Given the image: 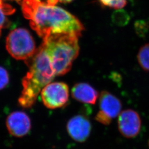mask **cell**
<instances>
[{
	"label": "cell",
	"instance_id": "cell-10",
	"mask_svg": "<svg viewBox=\"0 0 149 149\" xmlns=\"http://www.w3.org/2000/svg\"><path fill=\"white\" fill-rule=\"evenodd\" d=\"M71 95L77 101L88 104H95L100 96L93 87L85 82L74 85L71 90Z\"/></svg>",
	"mask_w": 149,
	"mask_h": 149
},
{
	"label": "cell",
	"instance_id": "cell-19",
	"mask_svg": "<svg viewBox=\"0 0 149 149\" xmlns=\"http://www.w3.org/2000/svg\"><path fill=\"white\" fill-rule=\"evenodd\" d=\"M3 1H16L17 2H18V3H21L22 1V0H3Z\"/></svg>",
	"mask_w": 149,
	"mask_h": 149
},
{
	"label": "cell",
	"instance_id": "cell-14",
	"mask_svg": "<svg viewBox=\"0 0 149 149\" xmlns=\"http://www.w3.org/2000/svg\"><path fill=\"white\" fill-rule=\"evenodd\" d=\"M102 5L116 10L124 8L127 4L128 0H98Z\"/></svg>",
	"mask_w": 149,
	"mask_h": 149
},
{
	"label": "cell",
	"instance_id": "cell-2",
	"mask_svg": "<svg viewBox=\"0 0 149 149\" xmlns=\"http://www.w3.org/2000/svg\"><path fill=\"white\" fill-rule=\"evenodd\" d=\"M25 62L29 71L22 81L23 89L18 103L24 108H29L34 104L43 88L52 82L56 74L42 44Z\"/></svg>",
	"mask_w": 149,
	"mask_h": 149
},
{
	"label": "cell",
	"instance_id": "cell-13",
	"mask_svg": "<svg viewBox=\"0 0 149 149\" xmlns=\"http://www.w3.org/2000/svg\"><path fill=\"white\" fill-rule=\"evenodd\" d=\"M112 19L115 25L119 27H124L128 24L130 21V17L127 11L119 9L114 12L112 15Z\"/></svg>",
	"mask_w": 149,
	"mask_h": 149
},
{
	"label": "cell",
	"instance_id": "cell-16",
	"mask_svg": "<svg viewBox=\"0 0 149 149\" xmlns=\"http://www.w3.org/2000/svg\"><path fill=\"white\" fill-rule=\"evenodd\" d=\"M10 76L8 71L0 66V90L4 89L8 85Z\"/></svg>",
	"mask_w": 149,
	"mask_h": 149
},
{
	"label": "cell",
	"instance_id": "cell-9",
	"mask_svg": "<svg viewBox=\"0 0 149 149\" xmlns=\"http://www.w3.org/2000/svg\"><path fill=\"white\" fill-rule=\"evenodd\" d=\"M100 111L112 119L117 117L122 109V103L121 100L107 91H102L99 96Z\"/></svg>",
	"mask_w": 149,
	"mask_h": 149
},
{
	"label": "cell",
	"instance_id": "cell-7",
	"mask_svg": "<svg viewBox=\"0 0 149 149\" xmlns=\"http://www.w3.org/2000/svg\"><path fill=\"white\" fill-rule=\"evenodd\" d=\"M66 130L70 136L74 141L83 143L90 137L92 125L90 120L85 116L77 115L68 121Z\"/></svg>",
	"mask_w": 149,
	"mask_h": 149
},
{
	"label": "cell",
	"instance_id": "cell-3",
	"mask_svg": "<svg viewBox=\"0 0 149 149\" xmlns=\"http://www.w3.org/2000/svg\"><path fill=\"white\" fill-rule=\"evenodd\" d=\"M74 33L53 34L43 39L42 45L52 64L56 76L69 72L72 63L79 55V38Z\"/></svg>",
	"mask_w": 149,
	"mask_h": 149
},
{
	"label": "cell",
	"instance_id": "cell-18",
	"mask_svg": "<svg viewBox=\"0 0 149 149\" xmlns=\"http://www.w3.org/2000/svg\"><path fill=\"white\" fill-rule=\"evenodd\" d=\"M74 0H47V2L50 5H56L58 3H70L73 1Z\"/></svg>",
	"mask_w": 149,
	"mask_h": 149
},
{
	"label": "cell",
	"instance_id": "cell-12",
	"mask_svg": "<svg viewBox=\"0 0 149 149\" xmlns=\"http://www.w3.org/2000/svg\"><path fill=\"white\" fill-rule=\"evenodd\" d=\"M137 60L140 68L146 72H149V43L145 44L139 50Z\"/></svg>",
	"mask_w": 149,
	"mask_h": 149
},
{
	"label": "cell",
	"instance_id": "cell-5",
	"mask_svg": "<svg viewBox=\"0 0 149 149\" xmlns=\"http://www.w3.org/2000/svg\"><path fill=\"white\" fill-rule=\"evenodd\" d=\"M43 104L49 109H54L66 105L69 101V88L63 82H50L40 92Z\"/></svg>",
	"mask_w": 149,
	"mask_h": 149
},
{
	"label": "cell",
	"instance_id": "cell-15",
	"mask_svg": "<svg viewBox=\"0 0 149 149\" xmlns=\"http://www.w3.org/2000/svg\"><path fill=\"white\" fill-rule=\"evenodd\" d=\"M134 28L136 34L139 36L142 37L145 36L147 32H148L149 26L147 22L142 20H140L135 22Z\"/></svg>",
	"mask_w": 149,
	"mask_h": 149
},
{
	"label": "cell",
	"instance_id": "cell-11",
	"mask_svg": "<svg viewBox=\"0 0 149 149\" xmlns=\"http://www.w3.org/2000/svg\"><path fill=\"white\" fill-rule=\"evenodd\" d=\"M15 12V9L12 6L6 3L3 0H0V36L2 29L8 27L10 24L7 16Z\"/></svg>",
	"mask_w": 149,
	"mask_h": 149
},
{
	"label": "cell",
	"instance_id": "cell-17",
	"mask_svg": "<svg viewBox=\"0 0 149 149\" xmlns=\"http://www.w3.org/2000/svg\"><path fill=\"white\" fill-rule=\"evenodd\" d=\"M95 119L98 122L102 124H103L104 125H109L112 123L113 119L101 111H99L96 114Z\"/></svg>",
	"mask_w": 149,
	"mask_h": 149
},
{
	"label": "cell",
	"instance_id": "cell-4",
	"mask_svg": "<svg viewBox=\"0 0 149 149\" xmlns=\"http://www.w3.org/2000/svg\"><path fill=\"white\" fill-rule=\"evenodd\" d=\"M6 49L12 57L18 60H27L35 53L37 49L33 38L24 28L12 31L6 38Z\"/></svg>",
	"mask_w": 149,
	"mask_h": 149
},
{
	"label": "cell",
	"instance_id": "cell-8",
	"mask_svg": "<svg viewBox=\"0 0 149 149\" xmlns=\"http://www.w3.org/2000/svg\"><path fill=\"white\" fill-rule=\"evenodd\" d=\"M6 127L11 135L21 138L26 136L31 129V120L26 113L12 112L6 119Z\"/></svg>",
	"mask_w": 149,
	"mask_h": 149
},
{
	"label": "cell",
	"instance_id": "cell-20",
	"mask_svg": "<svg viewBox=\"0 0 149 149\" xmlns=\"http://www.w3.org/2000/svg\"><path fill=\"white\" fill-rule=\"evenodd\" d=\"M148 146H149V140H148Z\"/></svg>",
	"mask_w": 149,
	"mask_h": 149
},
{
	"label": "cell",
	"instance_id": "cell-1",
	"mask_svg": "<svg viewBox=\"0 0 149 149\" xmlns=\"http://www.w3.org/2000/svg\"><path fill=\"white\" fill-rule=\"evenodd\" d=\"M22 11L32 29L44 39L58 33L81 36L84 27L75 16L63 8L42 0H22Z\"/></svg>",
	"mask_w": 149,
	"mask_h": 149
},
{
	"label": "cell",
	"instance_id": "cell-6",
	"mask_svg": "<svg viewBox=\"0 0 149 149\" xmlns=\"http://www.w3.org/2000/svg\"><path fill=\"white\" fill-rule=\"evenodd\" d=\"M118 129L124 138H136L141 130L142 122L138 112L132 109L124 110L118 116Z\"/></svg>",
	"mask_w": 149,
	"mask_h": 149
}]
</instances>
